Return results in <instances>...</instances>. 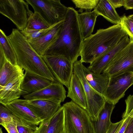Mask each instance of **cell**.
I'll use <instances>...</instances> for the list:
<instances>
[{"instance_id": "ffe728a7", "label": "cell", "mask_w": 133, "mask_h": 133, "mask_svg": "<svg viewBox=\"0 0 133 133\" xmlns=\"http://www.w3.org/2000/svg\"><path fill=\"white\" fill-rule=\"evenodd\" d=\"M115 105L106 101L97 120L91 121L93 133H106L111 123L110 118Z\"/></svg>"}, {"instance_id": "d590c367", "label": "cell", "mask_w": 133, "mask_h": 133, "mask_svg": "<svg viewBox=\"0 0 133 133\" xmlns=\"http://www.w3.org/2000/svg\"><path fill=\"white\" fill-rule=\"evenodd\" d=\"M131 118V117H129L125 118L124 122L117 133H124Z\"/></svg>"}, {"instance_id": "ac0fdd59", "label": "cell", "mask_w": 133, "mask_h": 133, "mask_svg": "<svg viewBox=\"0 0 133 133\" xmlns=\"http://www.w3.org/2000/svg\"><path fill=\"white\" fill-rule=\"evenodd\" d=\"M68 88L67 97L73 102L87 110V104L85 91L79 79L73 73Z\"/></svg>"}, {"instance_id": "5bb4252c", "label": "cell", "mask_w": 133, "mask_h": 133, "mask_svg": "<svg viewBox=\"0 0 133 133\" xmlns=\"http://www.w3.org/2000/svg\"><path fill=\"white\" fill-rule=\"evenodd\" d=\"M66 91L63 85L56 81L48 86L34 93L23 96L26 99L59 100L63 102L66 98Z\"/></svg>"}, {"instance_id": "f546056e", "label": "cell", "mask_w": 133, "mask_h": 133, "mask_svg": "<svg viewBox=\"0 0 133 133\" xmlns=\"http://www.w3.org/2000/svg\"><path fill=\"white\" fill-rule=\"evenodd\" d=\"M120 23L129 37L133 39V22L124 15L121 17Z\"/></svg>"}, {"instance_id": "7402d4cb", "label": "cell", "mask_w": 133, "mask_h": 133, "mask_svg": "<svg viewBox=\"0 0 133 133\" xmlns=\"http://www.w3.org/2000/svg\"><path fill=\"white\" fill-rule=\"evenodd\" d=\"M98 16L95 10L91 12L85 11L78 14V23L83 40L92 34L96 18Z\"/></svg>"}, {"instance_id": "484cf974", "label": "cell", "mask_w": 133, "mask_h": 133, "mask_svg": "<svg viewBox=\"0 0 133 133\" xmlns=\"http://www.w3.org/2000/svg\"><path fill=\"white\" fill-rule=\"evenodd\" d=\"M51 26L39 14L34 12L29 18L27 26L24 30L43 29L48 28Z\"/></svg>"}, {"instance_id": "4316f807", "label": "cell", "mask_w": 133, "mask_h": 133, "mask_svg": "<svg viewBox=\"0 0 133 133\" xmlns=\"http://www.w3.org/2000/svg\"><path fill=\"white\" fill-rule=\"evenodd\" d=\"M100 0H72L75 8H79V12L82 13L83 10L85 11L91 12L95 9Z\"/></svg>"}, {"instance_id": "52a82bcc", "label": "cell", "mask_w": 133, "mask_h": 133, "mask_svg": "<svg viewBox=\"0 0 133 133\" xmlns=\"http://www.w3.org/2000/svg\"><path fill=\"white\" fill-rule=\"evenodd\" d=\"M50 26L63 21L68 7L60 0H25Z\"/></svg>"}, {"instance_id": "5b68a950", "label": "cell", "mask_w": 133, "mask_h": 133, "mask_svg": "<svg viewBox=\"0 0 133 133\" xmlns=\"http://www.w3.org/2000/svg\"><path fill=\"white\" fill-rule=\"evenodd\" d=\"M83 65L80 60L75 62L73 64V73L79 78L83 87L87 101L86 111L91 121H95L97 119L106 101L103 95L95 90L87 81Z\"/></svg>"}, {"instance_id": "836d02e7", "label": "cell", "mask_w": 133, "mask_h": 133, "mask_svg": "<svg viewBox=\"0 0 133 133\" xmlns=\"http://www.w3.org/2000/svg\"><path fill=\"white\" fill-rule=\"evenodd\" d=\"M1 125L5 128L8 133H19L16 125L15 120L14 123L4 124Z\"/></svg>"}, {"instance_id": "8992f818", "label": "cell", "mask_w": 133, "mask_h": 133, "mask_svg": "<svg viewBox=\"0 0 133 133\" xmlns=\"http://www.w3.org/2000/svg\"><path fill=\"white\" fill-rule=\"evenodd\" d=\"M24 0H0V13L10 19L17 29L22 31L26 28L33 12Z\"/></svg>"}, {"instance_id": "cb8c5ba5", "label": "cell", "mask_w": 133, "mask_h": 133, "mask_svg": "<svg viewBox=\"0 0 133 133\" xmlns=\"http://www.w3.org/2000/svg\"><path fill=\"white\" fill-rule=\"evenodd\" d=\"M94 10L99 16H102L111 23L115 25L120 23L121 17L108 0H100Z\"/></svg>"}, {"instance_id": "9a60e30c", "label": "cell", "mask_w": 133, "mask_h": 133, "mask_svg": "<svg viewBox=\"0 0 133 133\" xmlns=\"http://www.w3.org/2000/svg\"><path fill=\"white\" fill-rule=\"evenodd\" d=\"M24 74L11 80L6 85L0 87V103L6 105L12 101L19 98L22 95L28 94L21 90V85Z\"/></svg>"}, {"instance_id": "d6986e66", "label": "cell", "mask_w": 133, "mask_h": 133, "mask_svg": "<svg viewBox=\"0 0 133 133\" xmlns=\"http://www.w3.org/2000/svg\"><path fill=\"white\" fill-rule=\"evenodd\" d=\"M52 82L47 78L25 71L21 89L28 94H31L47 87Z\"/></svg>"}, {"instance_id": "603a6c76", "label": "cell", "mask_w": 133, "mask_h": 133, "mask_svg": "<svg viewBox=\"0 0 133 133\" xmlns=\"http://www.w3.org/2000/svg\"><path fill=\"white\" fill-rule=\"evenodd\" d=\"M23 69L8 60L0 68V87L6 85L12 79L24 74Z\"/></svg>"}, {"instance_id": "74e56055", "label": "cell", "mask_w": 133, "mask_h": 133, "mask_svg": "<svg viewBox=\"0 0 133 133\" xmlns=\"http://www.w3.org/2000/svg\"><path fill=\"white\" fill-rule=\"evenodd\" d=\"M124 133H133V118H131Z\"/></svg>"}, {"instance_id": "4fadbf2b", "label": "cell", "mask_w": 133, "mask_h": 133, "mask_svg": "<svg viewBox=\"0 0 133 133\" xmlns=\"http://www.w3.org/2000/svg\"><path fill=\"white\" fill-rule=\"evenodd\" d=\"M128 36H124L115 46L93 61L87 68L88 69L96 73L103 72L117 54L129 43Z\"/></svg>"}, {"instance_id": "e575fe53", "label": "cell", "mask_w": 133, "mask_h": 133, "mask_svg": "<svg viewBox=\"0 0 133 133\" xmlns=\"http://www.w3.org/2000/svg\"><path fill=\"white\" fill-rule=\"evenodd\" d=\"M115 8H119L124 6L125 0H108Z\"/></svg>"}, {"instance_id": "f35d334b", "label": "cell", "mask_w": 133, "mask_h": 133, "mask_svg": "<svg viewBox=\"0 0 133 133\" xmlns=\"http://www.w3.org/2000/svg\"><path fill=\"white\" fill-rule=\"evenodd\" d=\"M124 7L127 10L133 9V0H125Z\"/></svg>"}, {"instance_id": "30bf717a", "label": "cell", "mask_w": 133, "mask_h": 133, "mask_svg": "<svg viewBox=\"0 0 133 133\" xmlns=\"http://www.w3.org/2000/svg\"><path fill=\"white\" fill-rule=\"evenodd\" d=\"M115 56L103 72L110 77L126 72L133 73V39Z\"/></svg>"}, {"instance_id": "f1b7e54d", "label": "cell", "mask_w": 133, "mask_h": 133, "mask_svg": "<svg viewBox=\"0 0 133 133\" xmlns=\"http://www.w3.org/2000/svg\"><path fill=\"white\" fill-rule=\"evenodd\" d=\"M14 117L6 106L1 103L0 105V124L14 123Z\"/></svg>"}, {"instance_id": "d6a6232c", "label": "cell", "mask_w": 133, "mask_h": 133, "mask_svg": "<svg viewBox=\"0 0 133 133\" xmlns=\"http://www.w3.org/2000/svg\"><path fill=\"white\" fill-rule=\"evenodd\" d=\"M123 118L119 121L115 123H111L106 133H117L124 121Z\"/></svg>"}, {"instance_id": "1f68e13d", "label": "cell", "mask_w": 133, "mask_h": 133, "mask_svg": "<svg viewBox=\"0 0 133 133\" xmlns=\"http://www.w3.org/2000/svg\"><path fill=\"white\" fill-rule=\"evenodd\" d=\"M14 120L19 133H34V130L31 127L21 122Z\"/></svg>"}, {"instance_id": "d4e9b609", "label": "cell", "mask_w": 133, "mask_h": 133, "mask_svg": "<svg viewBox=\"0 0 133 133\" xmlns=\"http://www.w3.org/2000/svg\"><path fill=\"white\" fill-rule=\"evenodd\" d=\"M0 46L2 48L8 61L13 64L17 65L15 51L8 39L7 36L1 29H0Z\"/></svg>"}, {"instance_id": "ab89813d", "label": "cell", "mask_w": 133, "mask_h": 133, "mask_svg": "<svg viewBox=\"0 0 133 133\" xmlns=\"http://www.w3.org/2000/svg\"><path fill=\"white\" fill-rule=\"evenodd\" d=\"M127 17L129 19L133 22V14L130 15Z\"/></svg>"}, {"instance_id": "e0dca14e", "label": "cell", "mask_w": 133, "mask_h": 133, "mask_svg": "<svg viewBox=\"0 0 133 133\" xmlns=\"http://www.w3.org/2000/svg\"><path fill=\"white\" fill-rule=\"evenodd\" d=\"M64 118L62 105L50 118L41 122L34 133H65Z\"/></svg>"}, {"instance_id": "83f0119b", "label": "cell", "mask_w": 133, "mask_h": 133, "mask_svg": "<svg viewBox=\"0 0 133 133\" xmlns=\"http://www.w3.org/2000/svg\"><path fill=\"white\" fill-rule=\"evenodd\" d=\"M56 24L52 25L46 29L39 30H24L21 32L29 42L32 41L43 36Z\"/></svg>"}, {"instance_id": "6da1fadb", "label": "cell", "mask_w": 133, "mask_h": 133, "mask_svg": "<svg viewBox=\"0 0 133 133\" xmlns=\"http://www.w3.org/2000/svg\"><path fill=\"white\" fill-rule=\"evenodd\" d=\"M78 14L73 8L68 7L57 38L45 54L62 55L73 64L78 60L83 40L78 23Z\"/></svg>"}, {"instance_id": "277c9868", "label": "cell", "mask_w": 133, "mask_h": 133, "mask_svg": "<svg viewBox=\"0 0 133 133\" xmlns=\"http://www.w3.org/2000/svg\"><path fill=\"white\" fill-rule=\"evenodd\" d=\"M63 106L65 133H93L91 120L86 110L72 100Z\"/></svg>"}, {"instance_id": "8fae6325", "label": "cell", "mask_w": 133, "mask_h": 133, "mask_svg": "<svg viewBox=\"0 0 133 133\" xmlns=\"http://www.w3.org/2000/svg\"><path fill=\"white\" fill-rule=\"evenodd\" d=\"M23 101L41 122L50 118L62 106V102L59 100L25 99Z\"/></svg>"}, {"instance_id": "7c38bea8", "label": "cell", "mask_w": 133, "mask_h": 133, "mask_svg": "<svg viewBox=\"0 0 133 133\" xmlns=\"http://www.w3.org/2000/svg\"><path fill=\"white\" fill-rule=\"evenodd\" d=\"M15 119L32 128L35 130L41 120L24 104L23 99L15 100L5 105Z\"/></svg>"}, {"instance_id": "9c48e42d", "label": "cell", "mask_w": 133, "mask_h": 133, "mask_svg": "<svg viewBox=\"0 0 133 133\" xmlns=\"http://www.w3.org/2000/svg\"><path fill=\"white\" fill-rule=\"evenodd\" d=\"M133 84V73L126 72L110 77L103 94L106 101L115 105Z\"/></svg>"}, {"instance_id": "ba28073f", "label": "cell", "mask_w": 133, "mask_h": 133, "mask_svg": "<svg viewBox=\"0 0 133 133\" xmlns=\"http://www.w3.org/2000/svg\"><path fill=\"white\" fill-rule=\"evenodd\" d=\"M42 57L56 80L68 88L73 73V64L62 55L46 54Z\"/></svg>"}, {"instance_id": "8d00e7d4", "label": "cell", "mask_w": 133, "mask_h": 133, "mask_svg": "<svg viewBox=\"0 0 133 133\" xmlns=\"http://www.w3.org/2000/svg\"><path fill=\"white\" fill-rule=\"evenodd\" d=\"M8 60L2 48L0 46V68Z\"/></svg>"}, {"instance_id": "4dcf8cb0", "label": "cell", "mask_w": 133, "mask_h": 133, "mask_svg": "<svg viewBox=\"0 0 133 133\" xmlns=\"http://www.w3.org/2000/svg\"><path fill=\"white\" fill-rule=\"evenodd\" d=\"M125 102L126 109L122 116V118L128 117L133 118V94L129 95Z\"/></svg>"}, {"instance_id": "7a4b0ae2", "label": "cell", "mask_w": 133, "mask_h": 133, "mask_svg": "<svg viewBox=\"0 0 133 133\" xmlns=\"http://www.w3.org/2000/svg\"><path fill=\"white\" fill-rule=\"evenodd\" d=\"M8 39L15 52L17 65L31 73L52 81H56L42 56L17 29H13Z\"/></svg>"}, {"instance_id": "3957f363", "label": "cell", "mask_w": 133, "mask_h": 133, "mask_svg": "<svg viewBox=\"0 0 133 133\" xmlns=\"http://www.w3.org/2000/svg\"><path fill=\"white\" fill-rule=\"evenodd\" d=\"M127 35L120 23L97 30L95 34L83 41L80 61L90 64L115 46Z\"/></svg>"}, {"instance_id": "2e32d148", "label": "cell", "mask_w": 133, "mask_h": 133, "mask_svg": "<svg viewBox=\"0 0 133 133\" xmlns=\"http://www.w3.org/2000/svg\"><path fill=\"white\" fill-rule=\"evenodd\" d=\"M64 21L56 24L40 38L34 41H28L39 55L42 56L45 55L55 42L59 35Z\"/></svg>"}, {"instance_id": "60d3db41", "label": "cell", "mask_w": 133, "mask_h": 133, "mask_svg": "<svg viewBox=\"0 0 133 133\" xmlns=\"http://www.w3.org/2000/svg\"><path fill=\"white\" fill-rule=\"evenodd\" d=\"M0 133H3L1 128L0 129Z\"/></svg>"}, {"instance_id": "44dd1931", "label": "cell", "mask_w": 133, "mask_h": 133, "mask_svg": "<svg viewBox=\"0 0 133 133\" xmlns=\"http://www.w3.org/2000/svg\"><path fill=\"white\" fill-rule=\"evenodd\" d=\"M83 67L86 79L90 85L97 91L103 94L109 82L110 77L105 73H94L89 70L83 64Z\"/></svg>"}]
</instances>
